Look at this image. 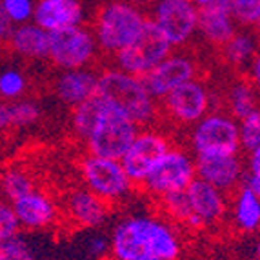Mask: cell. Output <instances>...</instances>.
Segmentation results:
<instances>
[{"label":"cell","mask_w":260,"mask_h":260,"mask_svg":"<svg viewBox=\"0 0 260 260\" xmlns=\"http://www.w3.org/2000/svg\"><path fill=\"white\" fill-rule=\"evenodd\" d=\"M184 239L177 224L153 213H129L113 225V260H180Z\"/></svg>","instance_id":"6da1fadb"},{"label":"cell","mask_w":260,"mask_h":260,"mask_svg":"<svg viewBox=\"0 0 260 260\" xmlns=\"http://www.w3.org/2000/svg\"><path fill=\"white\" fill-rule=\"evenodd\" d=\"M71 133L86 144L87 153L120 160L140 127L118 109L91 96L71 109Z\"/></svg>","instance_id":"7a4b0ae2"},{"label":"cell","mask_w":260,"mask_h":260,"mask_svg":"<svg viewBox=\"0 0 260 260\" xmlns=\"http://www.w3.org/2000/svg\"><path fill=\"white\" fill-rule=\"evenodd\" d=\"M95 95L126 115L139 127H149L158 117L156 100L149 95L142 78L124 73L115 66L99 75Z\"/></svg>","instance_id":"3957f363"},{"label":"cell","mask_w":260,"mask_h":260,"mask_svg":"<svg viewBox=\"0 0 260 260\" xmlns=\"http://www.w3.org/2000/svg\"><path fill=\"white\" fill-rule=\"evenodd\" d=\"M146 22V11L140 8L127 0H111L95 13L91 33L100 51L115 56L140 35Z\"/></svg>","instance_id":"277c9868"},{"label":"cell","mask_w":260,"mask_h":260,"mask_svg":"<svg viewBox=\"0 0 260 260\" xmlns=\"http://www.w3.org/2000/svg\"><path fill=\"white\" fill-rule=\"evenodd\" d=\"M78 169L84 187L108 202L109 206L120 204L133 195L135 184L126 175L120 160L86 153L78 162Z\"/></svg>","instance_id":"5b68a950"},{"label":"cell","mask_w":260,"mask_h":260,"mask_svg":"<svg viewBox=\"0 0 260 260\" xmlns=\"http://www.w3.org/2000/svg\"><path fill=\"white\" fill-rule=\"evenodd\" d=\"M195 178V156L187 149L171 146L156 160L140 186L149 197L158 200L169 193L184 191Z\"/></svg>","instance_id":"8992f818"},{"label":"cell","mask_w":260,"mask_h":260,"mask_svg":"<svg viewBox=\"0 0 260 260\" xmlns=\"http://www.w3.org/2000/svg\"><path fill=\"white\" fill-rule=\"evenodd\" d=\"M187 144L195 155L204 153H240L239 120L228 111L211 109L187 131Z\"/></svg>","instance_id":"52a82bcc"},{"label":"cell","mask_w":260,"mask_h":260,"mask_svg":"<svg viewBox=\"0 0 260 260\" xmlns=\"http://www.w3.org/2000/svg\"><path fill=\"white\" fill-rule=\"evenodd\" d=\"M99 46L86 26L66 27L49 33L48 58L58 71L91 68L99 58Z\"/></svg>","instance_id":"ba28073f"},{"label":"cell","mask_w":260,"mask_h":260,"mask_svg":"<svg viewBox=\"0 0 260 260\" xmlns=\"http://www.w3.org/2000/svg\"><path fill=\"white\" fill-rule=\"evenodd\" d=\"M171 51L173 48L148 18L140 35L115 55V68L142 78L155 66L160 64Z\"/></svg>","instance_id":"9c48e42d"},{"label":"cell","mask_w":260,"mask_h":260,"mask_svg":"<svg viewBox=\"0 0 260 260\" xmlns=\"http://www.w3.org/2000/svg\"><path fill=\"white\" fill-rule=\"evenodd\" d=\"M149 20L171 48H184L197 37L199 8L191 0H156Z\"/></svg>","instance_id":"30bf717a"},{"label":"cell","mask_w":260,"mask_h":260,"mask_svg":"<svg viewBox=\"0 0 260 260\" xmlns=\"http://www.w3.org/2000/svg\"><path fill=\"white\" fill-rule=\"evenodd\" d=\"M162 109L175 126L189 127L215 108V95L208 84L200 78H193L162 99Z\"/></svg>","instance_id":"8fae6325"},{"label":"cell","mask_w":260,"mask_h":260,"mask_svg":"<svg viewBox=\"0 0 260 260\" xmlns=\"http://www.w3.org/2000/svg\"><path fill=\"white\" fill-rule=\"evenodd\" d=\"M171 146H173L171 139L162 131L153 129V127H146V129L139 131L120 158L122 168H124L131 182L142 184V180L148 177L156 160Z\"/></svg>","instance_id":"7c38bea8"},{"label":"cell","mask_w":260,"mask_h":260,"mask_svg":"<svg viewBox=\"0 0 260 260\" xmlns=\"http://www.w3.org/2000/svg\"><path fill=\"white\" fill-rule=\"evenodd\" d=\"M199 78V62L184 51L169 53L158 66L142 77V82L155 100H162L175 87Z\"/></svg>","instance_id":"4fadbf2b"},{"label":"cell","mask_w":260,"mask_h":260,"mask_svg":"<svg viewBox=\"0 0 260 260\" xmlns=\"http://www.w3.org/2000/svg\"><path fill=\"white\" fill-rule=\"evenodd\" d=\"M186 195L189 200L191 218L189 230H213L220 225L228 217V193L209 186L208 182L195 178L186 187Z\"/></svg>","instance_id":"5bb4252c"},{"label":"cell","mask_w":260,"mask_h":260,"mask_svg":"<svg viewBox=\"0 0 260 260\" xmlns=\"http://www.w3.org/2000/svg\"><path fill=\"white\" fill-rule=\"evenodd\" d=\"M195 171L197 178L224 193H231L240 186L244 160L240 153H204L195 155Z\"/></svg>","instance_id":"9a60e30c"},{"label":"cell","mask_w":260,"mask_h":260,"mask_svg":"<svg viewBox=\"0 0 260 260\" xmlns=\"http://www.w3.org/2000/svg\"><path fill=\"white\" fill-rule=\"evenodd\" d=\"M15 211L20 230L26 231H44L49 230L58 222V204L49 193L39 189H31L26 195L18 197L9 202Z\"/></svg>","instance_id":"2e32d148"},{"label":"cell","mask_w":260,"mask_h":260,"mask_svg":"<svg viewBox=\"0 0 260 260\" xmlns=\"http://www.w3.org/2000/svg\"><path fill=\"white\" fill-rule=\"evenodd\" d=\"M86 8L82 0H37L33 22L48 33L82 26Z\"/></svg>","instance_id":"e0dca14e"},{"label":"cell","mask_w":260,"mask_h":260,"mask_svg":"<svg viewBox=\"0 0 260 260\" xmlns=\"http://www.w3.org/2000/svg\"><path fill=\"white\" fill-rule=\"evenodd\" d=\"M66 213L82 230H99L109 218V204L86 187H75L66 197Z\"/></svg>","instance_id":"ac0fdd59"},{"label":"cell","mask_w":260,"mask_h":260,"mask_svg":"<svg viewBox=\"0 0 260 260\" xmlns=\"http://www.w3.org/2000/svg\"><path fill=\"white\" fill-rule=\"evenodd\" d=\"M237 31V22L231 15V0H215L211 6L199 9L197 35L211 46H222Z\"/></svg>","instance_id":"d6986e66"},{"label":"cell","mask_w":260,"mask_h":260,"mask_svg":"<svg viewBox=\"0 0 260 260\" xmlns=\"http://www.w3.org/2000/svg\"><path fill=\"white\" fill-rule=\"evenodd\" d=\"M99 75L91 68L60 71L53 80V93L56 100L73 109L87 99L95 96Z\"/></svg>","instance_id":"ffe728a7"},{"label":"cell","mask_w":260,"mask_h":260,"mask_svg":"<svg viewBox=\"0 0 260 260\" xmlns=\"http://www.w3.org/2000/svg\"><path fill=\"white\" fill-rule=\"evenodd\" d=\"M8 46L15 55L26 60H46L49 49V33L37 26L35 22H26L13 26L8 37Z\"/></svg>","instance_id":"44dd1931"},{"label":"cell","mask_w":260,"mask_h":260,"mask_svg":"<svg viewBox=\"0 0 260 260\" xmlns=\"http://www.w3.org/2000/svg\"><path fill=\"white\" fill-rule=\"evenodd\" d=\"M228 213L237 231L246 235L256 233L260 228V195L247 187L239 186L228 206Z\"/></svg>","instance_id":"7402d4cb"},{"label":"cell","mask_w":260,"mask_h":260,"mask_svg":"<svg viewBox=\"0 0 260 260\" xmlns=\"http://www.w3.org/2000/svg\"><path fill=\"white\" fill-rule=\"evenodd\" d=\"M222 58L230 68L233 70H247V66L251 64L258 56V39L255 31L242 29L235 31L228 42L220 46Z\"/></svg>","instance_id":"603a6c76"},{"label":"cell","mask_w":260,"mask_h":260,"mask_svg":"<svg viewBox=\"0 0 260 260\" xmlns=\"http://www.w3.org/2000/svg\"><path fill=\"white\" fill-rule=\"evenodd\" d=\"M0 117L4 129H24L42 118V108L37 100L24 96L15 102H0Z\"/></svg>","instance_id":"cb8c5ba5"},{"label":"cell","mask_w":260,"mask_h":260,"mask_svg":"<svg viewBox=\"0 0 260 260\" xmlns=\"http://www.w3.org/2000/svg\"><path fill=\"white\" fill-rule=\"evenodd\" d=\"M224 100L228 106V113L237 120L258 111V89L247 78L231 82L225 91Z\"/></svg>","instance_id":"d4e9b609"},{"label":"cell","mask_w":260,"mask_h":260,"mask_svg":"<svg viewBox=\"0 0 260 260\" xmlns=\"http://www.w3.org/2000/svg\"><path fill=\"white\" fill-rule=\"evenodd\" d=\"M35 178L24 166L11 164L0 173V193L8 202H13L18 197L35 189Z\"/></svg>","instance_id":"484cf974"},{"label":"cell","mask_w":260,"mask_h":260,"mask_svg":"<svg viewBox=\"0 0 260 260\" xmlns=\"http://www.w3.org/2000/svg\"><path fill=\"white\" fill-rule=\"evenodd\" d=\"M29 78L20 66H0V102H15L26 96Z\"/></svg>","instance_id":"4316f807"},{"label":"cell","mask_w":260,"mask_h":260,"mask_svg":"<svg viewBox=\"0 0 260 260\" xmlns=\"http://www.w3.org/2000/svg\"><path fill=\"white\" fill-rule=\"evenodd\" d=\"M0 260H39L35 246L20 231L0 239Z\"/></svg>","instance_id":"83f0119b"},{"label":"cell","mask_w":260,"mask_h":260,"mask_svg":"<svg viewBox=\"0 0 260 260\" xmlns=\"http://www.w3.org/2000/svg\"><path fill=\"white\" fill-rule=\"evenodd\" d=\"M158 202H160L162 211H164L168 220L187 228L191 218V209H189V200H187L186 189L164 195L162 199H158Z\"/></svg>","instance_id":"f1b7e54d"},{"label":"cell","mask_w":260,"mask_h":260,"mask_svg":"<svg viewBox=\"0 0 260 260\" xmlns=\"http://www.w3.org/2000/svg\"><path fill=\"white\" fill-rule=\"evenodd\" d=\"M239 149L246 155L260 149V111L239 120Z\"/></svg>","instance_id":"f546056e"},{"label":"cell","mask_w":260,"mask_h":260,"mask_svg":"<svg viewBox=\"0 0 260 260\" xmlns=\"http://www.w3.org/2000/svg\"><path fill=\"white\" fill-rule=\"evenodd\" d=\"M231 15L237 26L246 29L256 27L260 22V0H231Z\"/></svg>","instance_id":"4dcf8cb0"},{"label":"cell","mask_w":260,"mask_h":260,"mask_svg":"<svg viewBox=\"0 0 260 260\" xmlns=\"http://www.w3.org/2000/svg\"><path fill=\"white\" fill-rule=\"evenodd\" d=\"M37 0H0V6L4 9L6 17L11 22V26H20L33 20Z\"/></svg>","instance_id":"1f68e13d"},{"label":"cell","mask_w":260,"mask_h":260,"mask_svg":"<svg viewBox=\"0 0 260 260\" xmlns=\"http://www.w3.org/2000/svg\"><path fill=\"white\" fill-rule=\"evenodd\" d=\"M20 231V225L15 217V211L6 199H0V239Z\"/></svg>","instance_id":"d6a6232c"},{"label":"cell","mask_w":260,"mask_h":260,"mask_svg":"<svg viewBox=\"0 0 260 260\" xmlns=\"http://www.w3.org/2000/svg\"><path fill=\"white\" fill-rule=\"evenodd\" d=\"M84 249L91 258H104L106 255H109V237L102 233L89 235L84 242Z\"/></svg>","instance_id":"836d02e7"},{"label":"cell","mask_w":260,"mask_h":260,"mask_svg":"<svg viewBox=\"0 0 260 260\" xmlns=\"http://www.w3.org/2000/svg\"><path fill=\"white\" fill-rule=\"evenodd\" d=\"M244 171L251 175H260V149L247 153V160L244 162Z\"/></svg>","instance_id":"e575fe53"},{"label":"cell","mask_w":260,"mask_h":260,"mask_svg":"<svg viewBox=\"0 0 260 260\" xmlns=\"http://www.w3.org/2000/svg\"><path fill=\"white\" fill-rule=\"evenodd\" d=\"M11 29H13V26H11V22L8 20L4 9H2V6H0V44H4L6 40H8Z\"/></svg>","instance_id":"d590c367"},{"label":"cell","mask_w":260,"mask_h":260,"mask_svg":"<svg viewBox=\"0 0 260 260\" xmlns=\"http://www.w3.org/2000/svg\"><path fill=\"white\" fill-rule=\"evenodd\" d=\"M247 75H249V82H253L255 86H258V80H260V58L256 56L255 60L251 62V64L247 66Z\"/></svg>","instance_id":"8d00e7d4"},{"label":"cell","mask_w":260,"mask_h":260,"mask_svg":"<svg viewBox=\"0 0 260 260\" xmlns=\"http://www.w3.org/2000/svg\"><path fill=\"white\" fill-rule=\"evenodd\" d=\"M127 2H131L133 6L140 8L142 11H146V9H151V6L155 4L156 0H127Z\"/></svg>","instance_id":"74e56055"},{"label":"cell","mask_w":260,"mask_h":260,"mask_svg":"<svg viewBox=\"0 0 260 260\" xmlns=\"http://www.w3.org/2000/svg\"><path fill=\"white\" fill-rule=\"evenodd\" d=\"M191 2H193L199 9H204V8H208V6H211L215 0H191Z\"/></svg>","instance_id":"f35d334b"},{"label":"cell","mask_w":260,"mask_h":260,"mask_svg":"<svg viewBox=\"0 0 260 260\" xmlns=\"http://www.w3.org/2000/svg\"><path fill=\"white\" fill-rule=\"evenodd\" d=\"M4 131V126H2V117H0V133Z\"/></svg>","instance_id":"ab89813d"}]
</instances>
